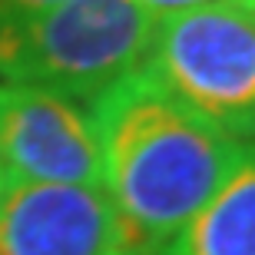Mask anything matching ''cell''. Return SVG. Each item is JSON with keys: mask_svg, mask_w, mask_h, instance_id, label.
<instances>
[{"mask_svg": "<svg viewBox=\"0 0 255 255\" xmlns=\"http://www.w3.org/2000/svg\"><path fill=\"white\" fill-rule=\"evenodd\" d=\"M103 192L126 242L166 246L236 169L246 142L226 136L142 66L90 100Z\"/></svg>", "mask_w": 255, "mask_h": 255, "instance_id": "cell-1", "label": "cell"}, {"mask_svg": "<svg viewBox=\"0 0 255 255\" xmlns=\"http://www.w3.org/2000/svg\"><path fill=\"white\" fill-rule=\"evenodd\" d=\"M152 17L136 0H66L0 20V83L93 100L146 57Z\"/></svg>", "mask_w": 255, "mask_h": 255, "instance_id": "cell-2", "label": "cell"}, {"mask_svg": "<svg viewBox=\"0 0 255 255\" xmlns=\"http://www.w3.org/2000/svg\"><path fill=\"white\" fill-rule=\"evenodd\" d=\"M142 70L232 139H255V7L159 17Z\"/></svg>", "mask_w": 255, "mask_h": 255, "instance_id": "cell-3", "label": "cell"}, {"mask_svg": "<svg viewBox=\"0 0 255 255\" xmlns=\"http://www.w3.org/2000/svg\"><path fill=\"white\" fill-rule=\"evenodd\" d=\"M0 159L10 186L60 182L103 189L93 116L53 90L0 83Z\"/></svg>", "mask_w": 255, "mask_h": 255, "instance_id": "cell-4", "label": "cell"}, {"mask_svg": "<svg viewBox=\"0 0 255 255\" xmlns=\"http://www.w3.org/2000/svg\"><path fill=\"white\" fill-rule=\"evenodd\" d=\"M120 246L126 229L96 186L17 182L0 202V255H110Z\"/></svg>", "mask_w": 255, "mask_h": 255, "instance_id": "cell-5", "label": "cell"}, {"mask_svg": "<svg viewBox=\"0 0 255 255\" xmlns=\"http://www.w3.org/2000/svg\"><path fill=\"white\" fill-rule=\"evenodd\" d=\"M166 255H255V139L206 206L162 246Z\"/></svg>", "mask_w": 255, "mask_h": 255, "instance_id": "cell-6", "label": "cell"}, {"mask_svg": "<svg viewBox=\"0 0 255 255\" xmlns=\"http://www.w3.org/2000/svg\"><path fill=\"white\" fill-rule=\"evenodd\" d=\"M146 7L152 17H172V13H186V10H202V7H222V3H236V7H255V0H136Z\"/></svg>", "mask_w": 255, "mask_h": 255, "instance_id": "cell-7", "label": "cell"}, {"mask_svg": "<svg viewBox=\"0 0 255 255\" xmlns=\"http://www.w3.org/2000/svg\"><path fill=\"white\" fill-rule=\"evenodd\" d=\"M57 3H66V0H0V20L40 13V10H50V7H57Z\"/></svg>", "mask_w": 255, "mask_h": 255, "instance_id": "cell-8", "label": "cell"}, {"mask_svg": "<svg viewBox=\"0 0 255 255\" xmlns=\"http://www.w3.org/2000/svg\"><path fill=\"white\" fill-rule=\"evenodd\" d=\"M110 255H166L162 252V246H146V242H126V246H120L116 252Z\"/></svg>", "mask_w": 255, "mask_h": 255, "instance_id": "cell-9", "label": "cell"}, {"mask_svg": "<svg viewBox=\"0 0 255 255\" xmlns=\"http://www.w3.org/2000/svg\"><path fill=\"white\" fill-rule=\"evenodd\" d=\"M7 189H10V179H7V169H3V159H0V202H3Z\"/></svg>", "mask_w": 255, "mask_h": 255, "instance_id": "cell-10", "label": "cell"}]
</instances>
